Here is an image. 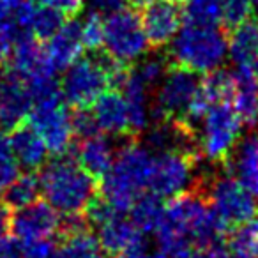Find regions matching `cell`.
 Wrapping results in <instances>:
<instances>
[{
	"label": "cell",
	"instance_id": "6da1fadb",
	"mask_svg": "<svg viewBox=\"0 0 258 258\" xmlns=\"http://www.w3.org/2000/svg\"><path fill=\"white\" fill-rule=\"evenodd\" d=\"M152 156L137 140H122L111 168L99 182V195L118 212L125 214L149 187Z\"/></svg>",
	"mask_w": 258,
	"mask_h": 258
},
{
	"label": "cell",
	"instance_id": "7a4b0ae2",
	"mask_svg": "<svg viewBox=\"0 0 258 258\" xmlns=\"http://www.w3.org/2000/svg\"><path fill=\"white\" fill-rule=\"evenodd\" d=\"M46 202L60 212H82L99 193V182L89 175L75 158V145L68 154L44 163L39 173Z\"/></svg>",
	"mask_w": 258,
	"mask_h": 258
},
{
	"label": "cell",
	"instance_id": "3957f363",
	"mask_svg": "<svg viewBox=\"0 0 258 258\" xmlns=\"http://www.w3.org/2000/svg\"><path fill=\"white\" fill-rule=\"evenodd\" d=\"M228 53L226 34L218 27L186 23L172 41L170 64L182 66L193 73H209L219 68Z\"/></svg>",
	"mask_w": 258,
	"mask_h": 258
},
{
	"label": "cell",
	"instance_id": "277c9868",
	"mask_svg": "<svg viewBox=\"0 0 258 258\" xmlns=\"http://www.w3.org/2000/svg\"><path fill=\"white\" fill-rule=\"evenodd\" d=\"M242 120L230 101L216 103L202 120L200 149L207 161L225 166L242 135Z\"/></svg>",
	"mask_w": 258,
	"mask_h": 258
},
{
	"label": "cell",
	"instance_id": "5b68a950",
	"mask_svg": "<svg viewBox=\"0 0 258 258\" xmlns=\"http://www.w3.org/2000/svg\"><path fill=\"white\" fill-rule=\"evenodd\" d=\"M205 197L226 232L258 216V204L253 195L225 170L209 182Z\"/></svg>",
	"mask_w": 258,
	"mask_h": 258
},
{
	"label": "cell",
	"instance_id": "8992f818",
	"mask_svg": "<svg viewBox=\"0 0 258 258\" xmlns=\"http://www.w3.org/2000/svg\"><path fill=\"white\" fill-rule=\"evenodd\" d=\"M104 50L122 62H133L151 50L135 8H120L104 20Z\"/></svg>",
	"mask_w": 258,
	"mask_h": 258
},
{
	"label": "cell",
	"instance_id": "52a82bcc",
	"mask_svg": "<svg viewBox=\"0 0 258 258\" xmlns=\"http://www.w3.org/2000/svg\"><path fill=\"white\" fill-rule=\"evenodd\" d=\"M202 159V154H186L179 151L159 152L156 158H152L149 189L163 200L189 189Z\"/></svg>",
	"mask_w": 258,
	"mask_h": 258
},
{
	"label": "cell",
	"instance_id": "ba28073f",
	"mask_svg": "<svg viewBox=\"0 0 258 258\" xmlns=\"http://www.w3.org/2000/svg\"><path fill=\"white\" fill-rule=\"evenodd\" d=\"M198 85V73L189 71L182 66L170 64L165 78L159 83L154 106H151V118H182Z\"/></svg>",
	"mask_w": 258,
	"mask_h": 258
},
{
	"label": "cell",
	"instance_id": "9c48e42d",
	"mask_svg": "<svg viewBox=\"0 0 258 258\" xmlns=\"http://www.w3.org/2000/svg\"><path fill=\"white\" fill-rule=\"evenodd\" d=\"M60 87L64 101L73 108H89L104 90L110 89L106 75L92 55L78 58L69 66Z\"/></svg>",
	"mask_w": 258,
	"mask_h": 258
},
{
	"label": "cell",
	"instance_id": "30bf717a",
	"mask_svg": "<svg viewBox=\"0 0 258 258\" xmlns=\"http://www.w3.org/2000/svg\"><path fill=\"white\" fill-rule=\"evenodd\" d=\"M29 124L36 129L53 156L68 154L73 149L71 118L64 103L32 106Z\"/></svg>",
	"mask_w": 258,
	"mask_h": 258
},
{
	"label": "cell",
	"instance_id": "8fae6325",
	"mask_svg": "<svg viewBox=\"0 0 258 258\" xmlns=\"http://www.w3.org/2000/svg\"><path fill=\"white\" fill-rule=\"evenodd\" d=\"M8 71L22 76L27 82L55 76V68L50 60L46 46L29 30H20L13 43L11 57L8 60Z\"/></svg>",
	"mask_w": 258,
	"mask_h": 258
},
{
	"label": "cell",
	"instance_id": "7c38bea8",
	"mask_svg": "<svg viewBox=\"0 0 258 258\" xmlns=\"http://www.w3.org/2000/svg\"><path fill=\"white\" fill-rule=\"evenodd\" d=\"M142 27L151 50H158L173 41L184 22L182 2L179 0H158L145 6L140 13Z\"/></svg>",
	"mask_w": 258,
	"mask_h": 258
},
{
	"label": "cell",
	"instance_id": "4fadbf2b",
	"mask_svg": "<svg viewBox=\"0 0 258 258\" xmlns=\"http://www.w3.org/2000/svg\"><path fill=\"white\" fill-rule=\"evenodd\" d=\"M60 216L48 202L37 200L11 212L9 232L20 242L53 239L58 232Z\"/></svg>",
	"mask_w": 258,
	"mask_h": 258
},
{
	"label": "cell",
	"instance_id": "5bb4252c",
	"mask_svg": "<svg viewBox=\"0 0 258 258\" xmlns=\"http://www.w3.org/2000/svg\"><path fill=\"white\" fill-rule=\"evenodd\" d=\"M32 106L34 99L27 80L13 71H8L0 94V129L9 133L20 124L27 122Z\"/></svg>",
	"mask_w": 258,
	"mask_h": 258
},
{
	"label": "cell",
	"instance_id": "9a60e30c",
	"mask_svg": "<svg viewBox=\"0 0 258 258\" xmlns=\"http://www.w3.org/2000/svg\"><path fill=\"white\" fill-rule=\"evenodd\" d=\"M94 117L103 133L122 140H137L129 127V108L124 94L117 89L104 90L94 103Z\"/></svg>",
	"mask_w": 258,
	"mask_h": 258
},
{
	"label": "cell",
	"instance_id": "2e32d148",
	"mask_svg": "<svg viewBox=\"0 0 258 258\" xmlns=\"http://www.w3.org/2000/svg\"><path fill=\"white\" fill-rule=\"evenodd\" d=\"M225 170L233 175L258 200V135L237 142L225 163Z\"/></svg>",
	"mask_w": 258,
	"mask_h": 258
},
{
	"label": "cell",
	"instance_id": "e0dca14e",
	"mask_svg": "<svg viewBox=\"0 0 258 258\" xmlns=\"http://www.w3.org/2000/svg\"><path fill=\"white\" fill-rule=\"evenodd\" d=\"M228 55L237 69L258 76V22L246 20L226 34Z\"/></svg>",
	"mask_w": 258,
	"mask_h": 258
},
{
	"label": "cell",
	"instance_id": "ac0fdd59",
	"mask_svg": "<svg viewBox=\"0 0 258 258\" xmlns=\"http://www.w3.org/2000/svg\"><path fill=\"white\" fill-rule=\"evenodd\" d=\"M8 137L13 156L16 158L18 165H22L23 168L30 170V172L43 168V165L46 163L48 149L43 138L37 135V131L29 122H23L18 127L9 131Z\"/></svg>",
	"mask_w": 258,
	"mask_h": 258
},
{
	"label": "cell",
	"instance_id": "d6986e66",
	"mask_svg": "<svg viewBox=\"0 0 258 258\" xmlns=\"http://www.w3.org/2000/svg\"><path fill=\"white\" fill-rule=\"evenodd\" d=\"M48 55L55 71H66L80 58L83 50L82 25L75 18H69L60 30L48 41Z\"/></svg>",
	"mask_w": 258,
	"mask_h": 258
},
{
	"label": "cell",
	"instance_id": "ffe728a7",
	"mask_svg": "<svg viewBox=\"0 0 258 258\" xmlns=\"http://www.w3.org/2000/svg\"><path fill=\"white\" fill-rule=\"evenodd\" d=\"M75 158L78 161V165L92 179L101 182V179L106 175L108 170L113 165L115 151L106 138H103L101 135H96L92 138L82 140L80 145H75Z\"/></svg>",
	"mask_w": 258,
	"mask_h": 258
},
{
	"label": "cell",
	"instance_id": "44dd1931",
	"mask_svg": "<svg viewBox=\"0 0 258 258\" xmlns=\"http://www.w3.org/2000/svg\"><path fill=\"white\" fill-rule=\"evenodd\" d=\"M97 228H99V239L97 240L106 254H118L144 242L142 232L131 219L124 218V214L113 216Z\"/></svg>",
	"mask_w": 258,
	"mask_h": 258
},
{
	"label": "cell",
	"instance_id": "7402d4cb",
	"mask_svg": "<svg viewBox=\"0 0 258 258\" xmlns=\"http://www.w3.org/2000/svg\"><path fill=\"white\" fill-rule=\"evenodd\" d=\"M232 103L240 120L247 127L258 124V76L249 71L237 69L233 73Z\"/></svg>",
	"mask_w": 258,
	"mask_h": 258
},
{
	"label": "cell",
	"instance_id": "603a6c76",
	"mask_svg": "<svg viewBox=\"0 0 258 258\" xmlns=\"http://www.w3.org/2000/svg\"><path fill=\"white\" fill-rule=\"evenodd\" d=\"M225 237L232 258H258V216L228 230Z\"/></svg>",
	"mask_w": 258,
	"mask_h": 258
},
{
	"label": "cell",
	"instance_id": "cb8c5ba5",
	"mask_svg": "<svg viewBox=\"0 0 258 258\" xmlns=\"http://www.w3.org/2000/svg\"><path fill=\"white\" fill-rule=\"evenodd\" d=\"M41 195V180L36 172H25L18 175L8 187L4 193L0 195L2 202L8 205L11 211L22 209L25 205H30L39 200Z\"/></svg>",
	"mask_w": 258,
	"mask_h": 258
},
{
	"label": "cell",
	"instance_id": "d4e9b609",
	"mask_svg": "<svg viewBox=\"0 0 258 258\" xmlns=\"http://www.w3.org/2000/svg\"><path fill=\"white\" fill-rule=\"evenodd\" d=\"M165 202L161 197L151 193H142L131 205V221L137 225L142 233H154L163 218Z\"/></svg>",
	"mask_w": 258,
	"mask_h": 258
},
{
	"label": "cell",
	"instance_id": "484cf974",
	"mask_svg": "<svg viewBox=\"0 0 258 258\" xmlns=\"http://www.w3.org/2000/svg\"><path fill=\"white\" fill-rule=\"evenodd\" d=\"M104 251L92 232L66 237L55 247L51 258H104Z\"/></svg>",
	"mask_w": 258,
	"mask_h": 258
},
{
	"label": "cell",
	"instance_id": "4316f807",
	"mask_svg": "<svg viewBox=\"0 0 258 258\" xmlns=\"http://www.w3.org/2000/svg\"><path fill=\"white\" fill-rule=\"evenodd\" d=\"M184 22L191 25H221L223 0H184Z\"/></svg>",
	"mask_w": 258,
	"mask_h": 258
},
{
	"label": "cell",
	"instance_id": "83f0119b",
	"mask_svg": "<svg viewBox=\"0 0 258 258\" xmlns=\"http://www.w3.org/2000/svg\"><path fill=\"white\" fill-rule=\"evenodd\" d=\"M200 90L205 94L212 104L230 101L232 103L233 96V73L226 69L216 68L212 71L205 73V76L200 82Z\"/></svg>",
	"mask_w": 258,
	"mask_h": 258
},
{
	"label": "cell",
	"instance_id": "f1b7e54d",
	"mask_svg": "<svg viewBox=\"0 0 258 258\" xmlns=\"http://www.w3.org/2000/svg\"><path fill=\"white\" fill-rule=\"evenodd\" d=\"M69 18H66L62 13L55 11L51 8H37L36 15H34L32 25H30V30L34 32V36L39 41H50L58 30L64 27V23L68 22Z\"/></svg>",
	"mask_w": 258,
	"mask_h": 258
},
{
	"label": "cell",
	"instance_id": "f546056e",
	"mask_svg": "<svg viewBox=\"0 0 258 258\" xmlns=\"http://www.w3.org/2000/svg\"><path fill=\"white\" fill-rule=\"evenodd\" d=\"M18 161L13 156L9 137L0 129V195L18 177Z\"/></svg>",
	"mask_w": 258,
	"mask_h": 258
},
{
	"label": "cell",
	"instance_id": "4dcf8cb0",
	"mask_svg": "<svg viewBox=\"0 0 258 258\" xmlns=\"http://www.w3.org/2000/svg\"><path fill=\"white\" fill-rule=\"evenodd\" d=\"M82 43L89 51H97L104 46V20L101 13L92 11L82 25Z\"/></svg>",
	"mask_w": 258,
	"mask_h": 258
},
{
	"label": "cell",
	"instance_id": "1f68e13d",
	"mask_svg": "<svg viewBox=\"0 0 258 258\" xmlns=\"http://www.w3.org/2000/svg\"><path fill=\"white\" fill-rule=\"evenodd\" d=\"M251 2L249 0H223L221 11V29L225 34L239 27L242 22L249 20Z\"/></svg>",
	"mask_w": 258,
	"mask_h": 258
},
{
	"label": "cell",
	"instance_id": "d6a6232c",
	"mask_svg": "<svg viewBox=\"0 0 258 258\" xmlns=\"http://www.w3.org/2000/svg\"><path fill=\"white\" fill-rule=\"evenodd\" d=\"M69 118H71L73 137L80 140H87L101 133L96 117L89 108H73V111H69Z\"/></svg>",
	"mask_w": 258,
	"mask_h": 258
},
{
	"label": "cell",
	"instance_id": "836d02e7",
	"mask_svg": "<svg viewBox=\"0 0 258 258\" xmlns=\"http://www.w3.org/2000/svg\"><path fill=\"white\" fill-rule=\"evenodd\" d=\"M168 68H170L168 57H165V58L154 57V58L145 60L142 66H138V68L135 69V73H137L138 78L147 85V89H151V87L159 85V83H161V80L165 78Z\"/></svg>",
	"mask_w": 258,
	"mask_h": 258
},
{
	"label": "cell",
	"instance_id": "e575fe53",
	"mask_svg": "<svg viewBox=\"0 0 258 258\" xmlns=\"http://www.w3.org/2000/svg\"><path fill=\"white\" fill-rule=\"evenodd\" d=\"M22 244L23 258H51L55 253L57 242L53 239H41V240H29Z\"/></svg>",
	"mask_w": 258,
	"mask_h": 258
},
{
	"label": "cell",
	"instance_id": "d590c367",
	"mask_svg": "<svg viewBox=\"0 0 258 258\" xmlns=\"http://www.w3.org/2000/svg\"><path fill=\"white\" fill-rule=\"evenodd\" d=\"M37 4L44 6V8H51L55 11L62 13L66 18H75L83 11L85 2L83 0H34Z\"/></svg>",
	"mask_w": 258,
	"mask_h": 258
},
{
	"label": "cell",
	"instance_id": "8d00e7d4",
	"mask_svg": "<svg viewBox=\"0 0 258 258\" xmlns=\"http://www.w3.org/2000/svg\"><path fill=\"white\" fill-rule=\"evenodd\" d=\"M16 34H18V30L15 29V25L11 22L0 23V66L8 64Z\"/></svg>",
	"mask_w": 258,
	"mask_h": 258
},
{
	"label": "cell",
	"instance_id": "74e56055",
	"mask_svg": "<svg viewBox=\"0 0 258 258\" xmlns=\"http://www.w3.org/2000/svg\"><path fill=\"white\" fill-rule=\"evenodd\" d=\"M191 258H232V254H230L225 240H216V242L205 244V246H197Z\"/></svg>",
	"mask_w": 258,
	"mask_h": 258
},
{
	"label": "cell",
	"instance_id": "f35d334b",
	"mask_svg": "<svg viewBox=\"0 0 258 258\" xmlns=\"http://www.w3.org/2000/svg\"><path fill=\"white\" fill-rule=\"evenodd\" d=\"M115 258H166L165 253L161 249H149L144 242L140 246H135L127 251H122V253L115 254Z\"/></svg>",
	"mask_w": 258,
	"mask_h": 258
},
{
	"label": "cell",
	"instance_id": "ab89813d",
	"mask_svg": "<svg viewBox=\"0 0 258 258\" xmlns=\"http://www.w3.org/2000/svg\"><path fill=\"white\" fill-rule=\"evenodd\" d=\"M0 258H23L20 240L8 235L0 239Z\"/></svg>",
	"mask_w": 258,
	"mask_h": 258
},
{
	"label": "cell",
	"instance_id": "60d3db41",
	"mask_svg": "<svg viewBox=\"0 0 258 258\" xmlns=\"http://www.w3.org/2000/svg\"><path fill=\"white\" fill-rule=\"evenodd\" d=\"M127 0H90L94 11L97 13H113L124 8Z\"/></svg>",
	"mask_w": 258,
	"mask_h": 258
},
{
	"label": "cell",
	"instance_id": "b9f144b4",
	"mask_svg": "<svg viewBox=\"0 0 258 258\" xmlns=\"http://www.w3.org/2000/svg\"><path fill=\"white\" fill-rule=\"evenodd\" d=\"M11 209L0 202V239H4L9 233V223H11Z\"/></svg>",
	"mask_w": 258,
	"mask_h": 258
},
{
	"label": "cell",
	"instance_id": "7bdbcfd3",
	"mask_svg": "<svg viewBox=\"0 0 258 258\" xmlns=\"http://www.w3.org/2000/svg\"><path fill=\"white\" fill-rule=\"evenodd\" d=\"M20 0H0V23L9 22Z\"/></svg>",
	"mask_w": 258,
	"mask_h": 258
},
{
	"label": "cell",
	"instance_id": "ee69618b",
	"mask_svg": "<svg viewBox=\"0 0 258 258\" xmlns=\"http://www.w3.org/2000/svg\"><path fill=\"white\" fill-rule=\"evenodd\" d=\"M129 6L135 9H144L145 6L152 4V2H158V0H127ZM179 2H184V0H179Z\"/></svg>",
	"mask_w": 258,
	"mask_h": 258
},
{
	"label": "cell",
	"instance_id": "f6af8a7d",
	"mask_svg": "<svg viewBox=\"0 0 258 258\" xmlns=\"http://www.w3.org/2000/svg\"><path fill=\"white\" fill-rule=\"evenodd\" d=\"M251 2V13H253L254 20L258 22V0H249Z\"/></svg>",
	"mask_w": 258,
	"mask_h": 258
},
{
	"label": "cell",
	"instance_id": "bcb514c9",
	"mask_svg": "<svg viewBox=\"0 0 258 258\" xmlns=\"http://www.w3.org/2000/svg\"><path fill=\"white\" fill-rule=\"evenodd\" d=\"M0 94H2V78H0Z\"/></svg>",
	"mask_w": 258,
	"mask_h": 258
},
{
	"label": "cell",
	"instance_id": "7dc6e473",
	"mask_svg": "<svg viewBox=\"0 0 258 258\" xmlns=\"http://www.w3.org/2000/svg\"><path fill=\"white\" fill-rule=\"evenodd\" d=\"M256 125H258V124H256Z\"/></svg>",
	"mask_w": 258,
	"mask_h": 258
}]
</instances>
